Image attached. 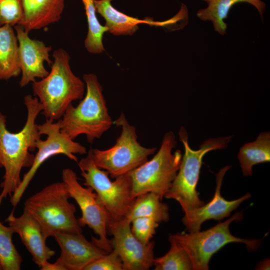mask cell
Returning a JSON list of instances; mask_svg holds the SVG:
<instances>
[{"mask_svg":"<svg viewBox=\"0 0 270 270\" xmlns=\"http://www.w3.org/2000/svg\"><path fill=\"white\" fill-rule=\"evenodd\" d=\"M27 118L23 128L12 132L6 128V116L0 112V168L4 170L0 204L8 196H12L20 185V172L24 168H30L34 155L30 152L36 150V142L41 138L36 119L42 110L38 99L30 94L24 97Z\"/></svg>","mask_w":270,"mask_h":270,"instance_id":"cell-1","label":"cell"},{"mask_svg":"<svg viewBox=\"0 0 270 270\" xmlns=\"http://www.w3.org/2000/svg\"><path fill=\"white\" fill-rule=\"evenodd\" d=\"M48 74L40 80L32 82L33 93L42 108V114L46 120L62 118L72 102L83 98L85 83L72 72L70 56L62 48L56 50Z\"/></svg>","mask_w":270,"mask_h":270,"instance_id":"cell-2","label":"cell"},{"mask_svg":"<svg viewBox=\"0 0 270 270\" xmlns=\"http://www.w3.org/2000/svg\"><path fill=\"white\" fill-rule=\"evenodd\" d=\"M83 80L86 88L85 96L76 106L70 104L57 122L60 132L72 140L84 134L92 144L112 127L114 121L96 76L84 74Z\"/></svg>","mask_w":270,"mask_h":270,"instance_id":"cell-3","label":"cell"},{"mask_svg":"<svg viewBox=\"0 0 270 270\" xmlns=\"http://www.w3.org/2000/svg\"><path fill=\"white\" fill-rule=\"evenodd\" d=\"M70 198L62 182H54L28 198L24 210L37 222L46 239L58 232L82 233Z\"/></svg>","mask_w":270,"mask_h":270,"instance_id":"cell-4","label":"cell"},{"mask_svg":"<svg viewBox=\"0 0 270 270\" xmlns=\"http://www.w3.org/2000/svg\"><path fill=\"white\" fill-rule=\"evenodd\" d=\"M178 136L184 152L176 175L164 197L177 201L184 212L204 204L196 190L203 157L210 151L226 148L232 136L208 138L197 150L190 147L184 127L180 128Z\"/></svg>","mask_w":270,"mask_h":270,"instance_id":"cell-5","label":"cell"},{"mask_svg":"<svg viewBox=\"0 0 270 270\" xmlns=\"http://www.w3.org/2000/svg\"><path fill=\"white\" fill-rule=\"evenodd\" d=\"M114 124L121 128V133L114 144L104 150L91 148L88 154L97 167L115 178L130 173L145 162L156 148H146L140 144L135 126L128 122L123 112Z\"/></svg>","mask_w":270,"mask_h":270,"instance_id":"cell-6","label":"cell"},{"mask_svg":"<svg viewBox=\"0 0 270 270\" xmlns=\"http://www.w3.org/2000/svg\"><path fill=\"white\" fill-rule=\"evenodd\" d=\"M176 144L174 132H167L154 156L130 173L133 198L149 192L163 198L176 175L182 160L180 150L172 152Z\"/></svg>","mask_w":270,"mask_h":270,"instance_id":"cell-7","label":"cell"},{"mask_svg":"<svg viewBox=\"0 0 270 270\" xmlns=\"http://www.w3.org/2000/svg\"><path fill=\"white\" fill-rule=\"evenodd\" d=\"M242 218V212H237L224 222H220L207 230L178 232L171 236L189 256L192 270H208L212 256L228 244L242 242L251 251L256 250L259 247L260 240L244 239L231 234L229 228L230 223L241 220Z\"/></svg>","mask_w":270,"mask_h":270,"instance_id":"cell-8","label":"cell"},{"mask_svg":"<svg viewBox=\"0 0 270 270\" xmlns=\"http://www.w3.org/2000/svg\"><path fill=\"white\" fill-rule=\"evenodd\" d=\"M78 164L84 179V184L97 194L110 216V220L123 218L134 200L130 173L112 181L108 172L97 167L88 154Z\"/></svg>","mask_w":270,"mask_h":270,"instance_id":"cell-9","label":"cell"},{"mask_svg":"<svg viewBox=\"0 0 270 270\" xmlns=\"http://www.w3.org/2000/svg\"><path fill=\"white\" fill-rule=\"evenodd\" d=\"M62 180L70 198L74 200L81 210L82 216L78 218L80 226L91 228L98 236H92V241L106 252H110V240L107 236L110 218L97 194L91 188H84L80 184L76 172L71 168L62 170Z\"/></svg>","mask_w":270,"mask_h":270,"instance_id":"cell-10","label":"cell"},{"mask_svg":"<svg viewBox=\"0 0 270 270\" xmlns=\"http://www.w3.org/2000/svg\"><path fill=\"white\" fill-rule=\"evenodd\" d=\"M38 128L42 135H46V138L44 140L40 138L36 142L38 152L34 155V162L28 172L24 174L20 185L10 196V202L14 208L20 202L38 170L46 160L52 156L62 154L78 162L76 154L87 153L84 146L60 132L57 122L46 120L45 122L38 125Z\"/></svg>","mask_w":270,"mask_h":270,"instance_id":"cell-11","label":"cell"},{"mask_svg":"<svg viewBox=\"0 0 270 270\" xmlns=\"http://www.w3.org/2000/svg\"><path fill=\"white\" fill-rule=\"evenodd\" d=\"M108 230L112 236V250L120 256L123 270H148L154 264V242H140L133 234L130 222L125 218L109 220Z\"/></svg>","mask_w":270,"mask_h":270,"instance_id":"cell-12","label":"cell"},{"mask_svg":"<svg viewBox=\"0 0 270 270\" xmlns=\"http://www.w3.org/2000/svg\"><path fill=\"white\" fill-rule=\"evenodd\" d=\"M18 50L22 76L19 82L21 88L42 78L49 73L44 66V62L51 66L52 60L50 58V46H47L40 40L31 38L28 33L20 25L14 26Z\"/></svg>","mask_w":270,"mask_h":270,"instance_id":"cell-13","label":"cell"},{"mask_svg":"<svg viewBox=\"0 0 270 270\" xmlns=\"http://www.w3.org/2000/svg\"><path fill=\"white\" fill-rule=\"evenodd\" d=\"M230 168L229 166H225L216 174L215 192L213 198L208 203L184 212L182 221L189 232L200 230L201 225L207 220H220L229 216L230 212L236 210L241 203L251 197L249 192L232 200H228L222 196L220 190L222 180Z\"/></svg>","mask_w":270,"mask_h":270,"instance_id":"cell-14","label":"cell"},{"mask_svg":"<svg viewBox=\"0 0 270 270\" xmlns=\"http://www.w3.org/2000/svg\"><path fill=\"white\" fill-rule=\"evenodd\" d=\"M54 237L60 248V254L55 263L62 270H84L108 252L88 240L82 233L58 232Z\"/></svg>","mask_w":270,"mask_h":270,"instance_id":"cell-15","label":"cell"},{"mask_svg":"<svg viewBox=\"0 0 270 270\" xmlns=\"http://www.w3.org/2000/svg\"><path fill=\"white\" fill-rule=\"evenodd\" d=\"M14 230L18 234L32 258V261L40 268L54 256L55 251L46 244L40 228L34 218L26 210L22 214L16 217L14 210L5 220Z\"/></svg>","mask_w":270,"mask_h":270,"instance_id":"cell-16","label":"cell"},{"mask_svg":"<svg viewBox=\"0 0 270 270\" xmlns=\"http://www.w3.org/2000/svg\"><path fill=\"white\" fill-rule=\"evenodd\" d=\"M112 0H94L96 12L106 20L108 32L115 36L132 35L139 28L140 24H146L156 26H163L180 19L182 14L178 12L171 20L163 22L154 21L152 18L140 20L130 16L113 7Z\"/></svg>","mask_w":270,"mask_h":270,"instance_id":"cell-17","label":"cell"},{"mask_svg":"<svg viewBox=\"0 0 270 270\" xmlns=\"http://www.w3.org/2000/svg\"><path fill=\"white\" fill-rule=\"evenodd\" d=\"M23 17L18 25L29 33L59 21L64 0H21Z\"/></svg>","mask_w":270,"mask_h":270,"instance_id":"cell-18","label":"cell"},{"mask_svg":"<svg viewBox=\"0 0 270 270\" xmlns=\"http://www.w3.org/2000/svg\"><path fill=\"white\" fill-rule=\"evenodd\" d=\"M21 73L18 44L12 26H0V80L18 76Z\"/></svg>","mask_w":270,"mask_h":270,"instance_id":"cell-19","label":"cell"},{"mask_svg":"<svg viewBox=\"0 0 270 270\" xmlns=\"http://www.w3.org/2000/svg\"><path fill=\"white\" fill-rule=\"evenodd\" d=\"M238 2L252 5L262 17L266 8V4L262 0H212L208 2L206 8L199 10L196 15L202 20L211 21L215 31L224 35L227 28L224 20L228 17L232 6Z\"/></svg>","mask_w":270,"mask_h":270,"instance_id":"cell-20","label":"cell"},{"mask_svg":"<svg viewBox=\"0 0 270 270\" xmlns=\"http://www.w3.org/2000/svg\"><path fill=\"white\" fill-rule=\"evenodd\" d=\"M157 194L149 192L136 197L124 218L131 222L138 217H148L158 222H166L170 219L168 205L162 202Z\"/></svg>","mask_w":270,"mask_h":270,"instance_id":"cell-21","label":"cell"},{"mask_svg":"<svg viewBox=\"0 0 270 270\" xmlns=\"http://www.w3.org/2000/svg\"><path fill=\"white\" fill-rule=\"evenodd\" d=\"M238 160L244 176L252 174L254 166L270 161V132H261L256 139L244 144L238 154Z\"/></svg>","mask_w":270,"mask_h":270,"instance_id":"cell-22","label":"cell"},{"mask_svg":"<svg viewBox=\"0 0 270 270\" xmlns=\"http://www.w3.org/2000/svg\"><path fill=\"white\" fill-rule=\"evenodd\" d=\"M86 16L88 32L84 40L87 50L92 54H100L104 50L102 43L104 34L108 28L102 25L96 15L94 0H82Z\"/></svg>","mask_w":270,"mask_h":270,"instance_id":"cell-23","label":"cell"},{"mask_svg":"<svg viewBox=\"0 0 270 270\" xmlns=\"http://www.w3.org/2000/svg\"><path fill=\"white\" fill-rule=\"evenodd\" d=\"M170 244L169 250L163 256L154 259L155 270H190L192 264L184 249L172 237L168 238Z\"/></svg>","mask_w":270,"mask_h":270,"instance_id":"cell-24","label":"cell"},{"mask_svg":"<svg viewBox=\"0 0 270 270\" xmlns=\"http://www.w3.org/2000/svg\"><path fill=\"white\" fill-rule=\"evenodd\" d=\"M14 230L0 222V264L3 270H20L22 258L12 241Z\"/></svg>","mask_w":270,"mask_h":270,"instance_id":"cell-25","label":"cell"},{"mask_svg":"<svg viewBox=\"0 0 270 270\" xmlns=\"http://www.w3.org/2000/svg\"><path fill=\"white\" fill-rule=\"evenodd\" d=\"M158 222L148 217H138L130 222V228L134 236L141 242L146 244L156 232Z\"/></svg>","mask_w":270,"mask_h":270,"instance_id":"cell-26","label":"cell"},{"mask_svg":"<svg viewBox=\"0 0 270 270\" xmlns=\"http://www.w3.org/2000/svg\"><path fill=\"white\" fill-rule=\"evenodd\" d=\"M22 17L21 0H0V26L18 25Z\"/></svg>","mask_w":270,"mask_h":270,"instance_id":"cell-27","label":"cell"},{"mask_svg":"<svg viewBox=\"0 0 270 270\" xmlns=\"http://www.w3.org/2000/svg\"><path fill=\"white\" fill-rule=\"evenodd\" d=\"M84 270H123L122 260L112 250L88 265Z\"/></svg>","mask_w":270,"mask_h":270,"instance_id":"cell-28","label":"cell"},{"mask_svg":"<svg viewBox=\"0 0 270 270\" xmlns=\"http://www.w3.org/2000/svg\"><path fill=\"white\" fill-rule=\"evenodd\" d=\"M270 260H264L258 264L257 269L258 270H266L270 269Z\"/></svg>","mask_w":270,"mask_h":270,"instance_id":"cell-29","label":"cell"},{"mask_svg":"<svg viewBox=\"0 0 270 270\" xmlns=\"http://www.w3.org/2000/svg\"><path fill=\"white\" fill-rule=\"evenodd\" d=\"M204 0V2H208L212 0Z\"/></svg>","mask_w":270,"mask_h":270,"instance_id":"cell-30","label":"cell"},{"mask_svg":"<svg viewBox=\"0 0 270 270\" xmlns=\"http://www.w3.org/2000/svg\"><path fill=\"white\" fill-rule=\"evenodd\" d=\"M0 270H2V266H0Z\"/></svg>","mask_w":270,"mask_h":270,"instance_id":"cell-31","label":"cell"}]
</instances>
